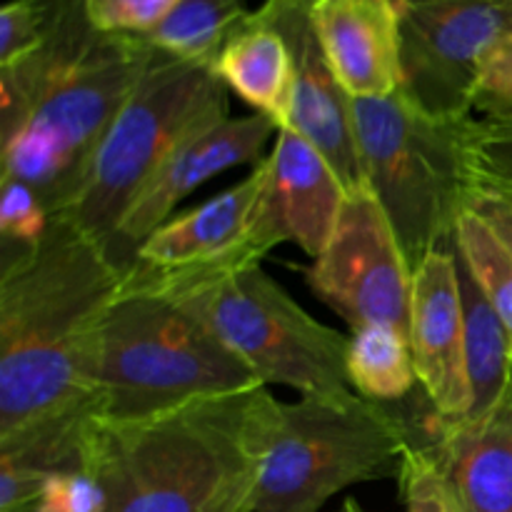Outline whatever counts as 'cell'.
<instances>
[{"label":"cell","mask_w":512,"mask_h":512,"mask_svg":"<svg viewBox=\"0 0 512 512\" xmlns=\"http://www.w3.org/2000/svg\"><path fill=\"white\" fill-rule=\"evenodd\" d=\"M305 280L353 330L390 325L408 335L413 265L365 183L348 190L333 238L305 270Z\"/></svg>","instance_id":"cell-10"},{"label":"cell","mask_w":512,"mask_h":512,"mask_svg":"<svg viewBox=\"0 0 512 512\" xmlns=\"http://www.w3.org/2000/svg\"><path fill=\"white\" fill-rule=\"evenodd\" d=\"M413 425L463 512H512V383L478 418L445 420L433 410L430 428Z\"/></svg>","instance_id":"cell-17"},{"label":"cell","mask_w":512,"mask_h":512,"mask_svg":"<svg viewBox=\"0 0 512 512\" xmlns=\"http://www.w3.org/2000/svg\"><path fill=\"white\" fill-rule=\"evenodd\" d=\"M510 33H512V15H510Z\"/></svg>","instance_id":"cell-32"},{"label":"cell","mask_w":512,"mask_h":512,"mask_svg":"<svg viewBox=\"0 0 512 512\" xmlns=\"http://www.w3.org/2000/svg\"><path fill=\"white\" fill-rule=\"evenodd\" d=\"M345 505H348L350 512H368V510L363 508V505L358 503V500H353V498H348V500H345Z\"/></svg>","instance_id":"cell-31"},{"label":"cell","mask_w":512,"mask_h":512,"mask_svg":"<svg viewBox=\"0 0 512 512\" xmlns=\"http://www.w3.org/2000/svg\"><path fill=\"white\" fill-rule=\"evenodd\" d=\"M0 233L5 245L33 248L50 230V210L28 183L0 180Z\"/></svg>","instance_id":"cell-27"},{"label":"cell","mask_w":512,"mask_h":512,"mask_svg":"<svg viewBox=\"0 0 512 512\" xmlns=\"http://www.w3.org/2000/svg\"><path fill=\"white\" fill-rule=\"evenodd\" d=\"M473 118L512 128V33L485 53L473 90Z\"/></svg>","instance_id":"cell-25"},{"label":"cell","mask_w":512,"mask_h":512,"mask_svg":"<svg viewBox=\"0 0 512 512\" xmlns=\"http://www.w3.org/2000/svg\"><path fill=\"white\" fill-rule=\"evenodd\" d=\"M415 425L395 403L353 398L280 403L253 512H320L340 490L398 478Z\"/></svg>","instance_id":"cell-7"},{"label":"cell","mask_w":512,"mask_h":512,"mask_svg":"<svg viewBox=\"0 0 512 512\" xmlns=\"http://www.w3.org/2000/svg\"><path fill=\"white\" fill-rule=\"evenodd\" d=\"M468 120L425 113L400 90L353 98L363 183L388 213L413 268L430 250L453 245L475 193L465 148Z\"/></svg>","instance_id":"cell-4"},{"label":"cell","mask_w":512,"mask_h":512,"mask_svg":"<svg viewBox=\"0 0 512 512\" xmlns=\"http://www.w3.org/2000/svg\"><path fill=\"white\" fill-rule=\"evenodd\" d=\"M278 123L255 113L248 118H220L203 128L193 130L173 153L165 158L158 173L150 178L143 193L135 198L125 218L120 220L110 253L120 263H130L140 245L173 218L180 200L188 198L195 188L208 183L215 175L235 168V165L255 163L265 143L278 135Z\"/></svg>","instance_id":"cell-12"},{"label":"cell","mask_w":512,"mask_h":512,"mask_svg":"<svg viewBox=\"0 0 512 512\" xmlns=\"http://www.w3.org/2000/svg\"><path fill=\"white\" fill-rule=\"evenodd\" d=\"M510 15L512 0H400V93L438 118H473L480 65Z\"/></svg>","instance_id":"cell-11"},{"label":"cell","mask_w":512,"mask_h":512,"mask_svg":"<svg viewBox=\"0 0 512 512\" xmlns=\"http://www.w3.org/2000/svg\"><path fill=\"white\" fill-rule=\"evenodd\" d=\"M398 485L405 512H463L435 458L418 438L405 450Z\"/></svg>","instance_id":"cell-24"},{"label":"cell","mask_w":512,"mask_h":512,"mask_svg":"<svg viewBox=\"0 0 512 512\" xmlns=\"http://www.w3.org/2000/svg\"><path fill=\"white\" fill-rule=\"evenodd\" d=\"M468 208H473L480 218L488 220L490 228H493L512 250V200L503 198V195L475 190Z\"/></svg>","instance_id":"cell-30"},{"label":"cell","mask_w":512,"mask_h":512,"mask_svg":"<svg viewBox=\"0 0 512 512\" xmlns=\"http://www.w3.org/2000/svg\"><path fill=\"white\" fill-rule=\"evenodd\" d=\"M348 380L373 403H400L418 383L408 335L390 325L355 328L348 345Z\"/></svg>","instance_id":"cell-20"},{"label":"cell","mask_w":512,"mask_h":512,"mask_svg":"<svg viewBox=\"0 0 512 512\" xmlns=\"http://www.w3.org/2000/svg\"><path fill=\"white\" fill-rule=\"evenodd\" d=\"M155 53L138 35L105 33L3 125V180L28 183L53 215L75 190Z\"/></svg>","instance_id":"cell-6"},{"label":"cell","mask_w":512,"mask_h":512,"mask_svg":"<svg viewBox=\"0 0 512 512\" xmlns=\"http://www.w3.org/2000/svg\"><path fill=\"white\" fill-rule=\"evenodd\" d=\"M178 3L180 0H85V8L100 33L145 38Z\"/></svg>","instance_id":"cell-28"},{"label":"cell","mask_w":512,"mask_h":512,"mask_svg":"<svg viewBox=\"0 0 512 512\" xmlns=\"http://www.w3.org/2000/svg\"><path fill=\"white\" fill-rule=\"evenodd\" d=\"M60 0H8L0 10V65L25 58L43 43Z\"/></svg>","instance_id":"cell-26"},{"label":"cell","mask_w":512,"mask_h":512,"mask_svg":"<svg viewBox=\"0 0 512 512\" xmlns=\"http://www.w3.org/2000/svg\"><path fill=\"white\" fill-rule=\"evenodd\" d=\"M265 163L233 188L160 225L128 263L123 293L170 298L218 275L253 268L275 248L258 225Z\"/></svg>","instance_id":"cell-9"},{"label":"cell","mask_w":512,"mask_h":512,"mask_svg":"<svg viewBox=\"0 0 512 512\" xmlns=\"http://www.w3.org/2000/svg\"><path fill=\"white\" fill-rule=\"evenodd\" d=\"M310 23L350 98H385L403 83L400 0H313Z\"/></svg>","instance_id":"cell-16"},{"label":"cell","mask_w":512,"mask_h":512,"mask_svg":"<svg viewBox=\"0 0 512 512\" xmlns=\"http://www.w3.org/2000/svg\"><path fill=\"white\" fill-rule=\"evenodd\" d=\"M408 340L418 383L435 413L445 420L470 415L473 385L455 243L430 250L415 263Z\"/></svg>","instance_id":"cell-13"},{"label":"cell","mask_w":512,"mask_h":512,"mask_svg":"<svg viewBox=\"0 0 512 512\" xmlns=\"http://www.w3.org/2000/svg\"><path fill=\"white\" fill-rule=\"evenodd\" d=\"M128 263L65 220L0 273V445L83 438L98 415L103 328Z\"/></svg>","instance_id":"cell-1"},{"label":"cell","mask_w":512,"mask_h":512,"mask_svg":"<svg viewBox=\"0 0 512 512\" xmlns=\"http://www.w3.org/2000/svg\"><path fill=\"white\" fill-rule=\"evenodd\" d=\"M228 93L213 65L155 53L75 190L50 218L65 220L110 250L120 220L165 158L193 130L228 118Z\"/></svg>","instance_id":"cell-3"},{"label":"cell","mask_w":512,"mask_h":512,"mask_svg":"<svg viewBox=\"0 0 512 512\" xmlns=\"http://www.w3.org/2000/svg\"><path fill=\"white\" fill-rule=\"evenodd\" d=\"M260 385L250 365L193 313L160 295L120 290L103 328L100 420L145 418Z\"/></svg>","instance_id":"cell-5"},{"label":"cell","mask_w":512,"mask_h":512,"mask_svg":"<svg viewBox=\"0 0 512 512\" xmlns=\"http://www.w3.org/2000/svg\"><path fill=\"white\" fill-rule=\"evenodd\" d=\"M453 243L458 258L498 310L512 338V250L508 243L473 208L460 215Z\"/></svg>","instance_id":"cell-22"},{"label":"cell","mask_w":512,"mask_h":512,"mask_svg":"<svg viewBox=\"0 0 512 512\" xmlns=\"http://www.w3.org/2000/svg\"><path fill=\"white\" fill-rule=\"evenodd\" d=\"M203 320L263 385H285L303 398L348 403L350 338L315 320L260 265L218 275L170 295Z\"/></svg>","instance_id":"cell-8"},{"label":"cell","mask_w":512,"mask_h":512,"mask_svg":"<svg viewBox=\"0 0 512 512\" xmlns=\"http://www.w3.org/2000/svg\"><path fill=\"white\" fill-rule=\"evenodd\" d=\"M213 70L260 115L283 128L290 118L295 88V60L288 38L263 13L253 10L228 38Z\"/></svg>","instance_id":"cell-18"},{"label":"cell","mask_w":512,"mask_h":512,"mask_svg":"<svg viewBox=\"0 0 512 512\" xmlns=\"http://www.w3.org/2000/svg\"><path fill=\"white\" fill-rule=\"evenodd\" d=\"M458 253V250H455ZM460 293L465 308V350L468 375L473 385L470 418L485 415L503 400L512 383V338L508 325L498 315L480 285L458 258ZM468 418V415H465Z\"/></svg>","instance_id":"cell-19"},{"label":"cell","mask_w":512,"mask_h":512,"mask_svg":"<svg viewBox=\"0 0 512 512\" xmlns=\"http://www.w3.org/2000/svg\"><path fill=\"white\" fill-rule=\"evenodd\" d=\"M250 13L248 0H180L145 40L170 58L215 65L223 45Z\"/></svg>","instance_id":"cell-21"},{"label":"cell","mask_w":512,"mask_h":512,"mask_svg":"<svg viewBox=\"0 0 512 512\" xmlns=\"http://www.w3.org/2000/svg\"><path fill=\"white\" fill-rule=\"evenodd\" d=\"M105 493L85 470H63L45 480L28 512H103Z\"/></svg>","instance_id":"cell-29"},{"label":"cell","mask_w":512,"mask_h":512,"mask_svg":"<svg viewBox=\"0 0 512 512\" xmlns=\"http://www.w3.org/2000/svg\"><path fill=\"white\" fill-rule=\"evenodd\" d=\"M465 148L475 190L512 200V128L470 118Z\"/></svg>","instance_id":"cell-23"},{"label":"cell","mask_w":512,"mask_h":512,"mask_svg":"<svg viewBox=\"0 0 512 512\" xmlns=\"http://www.w3.org/2000/svg\"><path fill=\"white\" fill-rule=\"evenodd\" d=\"M265 163L258 225L270 243H295L318 258L333 238L348 188L313 143L283 125Z\"/></svg>","instance_id":"cell-15"},{"label":"cell","mask_w":512,"mask_h":512,"mask_svg":"<svg viewBox=\"0 0 512 512\" xmlns=\"http://www.w3.org/2000/svg\"><path fill=\"white\" fill-rule=\"evenodd\" d=\"M313 0H265V15L288 38L295 60V88L288 128L313 143L338 170L345 188L363 185L353 125V98L335 78L310 23Z\"/></svg>","instance_id":"cell-14"},{"label":"cell","mask_w":512,"mask_h":512,"mask_svg":"<svg viewBox=\"0 0 512 512\" xmlns=\"http://www.w3.org/2000/svg\"><path fill=\"white\" fill-rule=\"evenodd\" d=\"M278 423L268 385L98 420L83 470L103 488V512H253Z\"/></svg>","instance_id":"cell-2"}]
</instances>
